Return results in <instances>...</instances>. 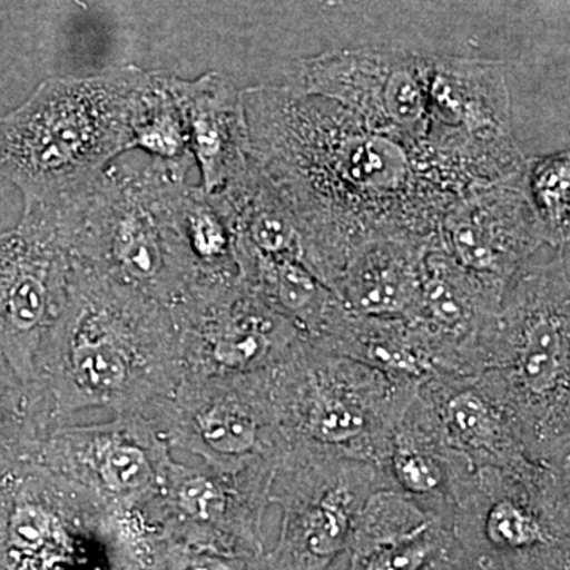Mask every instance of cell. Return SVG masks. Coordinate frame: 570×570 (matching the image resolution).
<instances>
[{"mask_svg":"<svg viewBox=\"0 0 570 570\" xmlns=\"http://www.w3.org/2000/svg\"><path fill=\"white\" fill-rule=\"evenodd\" d=\"M132 151L189 174L194 167L181 111L171 91L170 73L146 71L132 118Z\"/></svg>","mask_w":570,"mask_h":570,"instance_id":"obj_22","label":"cell"},{"mask_svg":"<svg viewBox=\"0 0 570 570\" xmlns=\"http://www.w3.org/2000/svg\"><path fill=\"white\" fill-rule=\"evenodd\" d=\"M379 468L390 485L450 524L453 501L471 466L439 436L417 392L393 428Z\"/></svg>","mask_w":570,"mask_h":570,"instance_id":"obj_19","label":"cell"},{"mask_svg":"<svg viewBox=\"0 0 570 570\" xmlns=\"http://www.w3.org/2000/svg\"><path fill=\"white\" fill-rule=\"evenodd\" d=\"M431 243L404 235L370 236L348 254L332 291L358 316L415 318L423 255Z\"/></svg>","mask_w":570,"mask_h":570,"instance_id":"obj_18","label":"cell"},{"mask_svg":"<svg viewBox=\"0 0 570 570\" xmlns=\"http://www.w3.org/2000/svg\"><path fill=\"white\" fill-rule=\"evenodd\" d=\"M455 553L448 521L433 519L425 527L389 542L351 551L348 570H430Z\"/></svg>","mask_w":570,"mask_h":570,"instance_id":"obj_25","label":"cell"},{"mask_svg":"<svg viewBox=\"0 0 570 570\" xmlns=\"http://www.w3.org/2000/svg\"><path fill=\"white\" fill-rule=\"evenodd\" d=\"M269 379L288 445H313L376 466L419 389L307 340L272 367Z\"/></svg>","mask_w":570,"mask_h":570,"instance_id":"obj_6","label":"cell"},{"mask_svg":"<svg viewBox=\"0 0 570 570\" xmlns=\"http://www.w3.org/2000/svg\"><path fill=\"white\" fill-rule=\"evenodd\" d=\"M170 86L194 164L200 170V187L206 193H220L246 170L250 160L243 91L216 71L194 81L170 75Z\"/></svg>","mask_w":570,"mask_h":570,"instance_id":"obj_16","label":"cell"},{"mask_svg":"<svg viewBox=\"0 0 570 570\" xmlns=\"http://www.w3.org/2000/svg\"><path fill=\"white\" fill-rule=\"evenodd\" d=\"M569 520L570 472L478 468L456 493L450 531L474 570H569Z\"/></svg>","mask_w":570,"mask_h":570,"instance_id":"obj_7","label":"cell"},{"mask_svg":"<svg viewBox=\"0 0 570 570\" xmlns=\"http://www.w3.org/2000/svg\"><path fill=\"white\" fill-rule=\"evenodd\" d=\"M510 279L478 344L532 461L570 472V250Z\"/></svg>","mask_w":570,"mask_h":570,"instance_id":"obj_3","label":"cell"},{"mask_svg":"<svg viewBox=\"0 0 570 570\" xmlns=\"http://www.w3.org/2000/svg\"><path fill=\"white\" fill-rule=\"evenodd\" d=\"M181 381L170 307L71 264L69 294L36 360L51 426L85 409L149 415Z\"/></svg>","mask_w":570,"mask_h":570,"instance_id":"obj_2","label":"cell"},{"mask_svg":"<svg viewBox=\"0 0 570 570\" xmlns=\"http://www.w3.org/2000/svg\"><path fill=\"white\" fill-rule=\"evenodd\" d=\"M183 377L261 373L305 340L299 330L242 281L187 298L171 309Z\"/></svg>","mask_w":570,"mask_h":570,"instance_id":"obj_12","label":"cell"},{"mask_svg":"<svg viewBox=\"0 0 570 570\" xmlns=\"http://www.w3.org/2000/svg\"><path fill=\"white\" fill-rule=\"evenodd\" d=\"M51 428L36 385L0 356V460L29 459Z\"/></svg>","mask_w":570,"mask_h":570,"instance_id":"obj_24","label":"cell"},{"mask_svg":"<svg viewBox=\"0 0 570 570\" xmlns=\"http://www.w3.org/2000/svg\"><path fill=\"white\" fill-rule=\"evenodd\" d=\"M390 485L376 464L292 444L273 472L269 501L283 505L284 554L294 570H325L348 549L360 509Z\"/></svg>","mask_w":570,"mask_h":570,"instance_id":"obj_9","label":"cell"},{"mask_svg":"<svg viewBox=\"0 0 570 570\" xmlns=\"http://www.w3.org/2000/svg\"><path fill=\"white\" fill-rule=\"evenodd\" d=\"M269 373L183 377L149 419L171 450L208 466L228 472L275 469L288 444L273 406Z\"/></svg>","mask_w":570,"mask_h":570,"instance_id":"obj_8","label":"cell"},{"mask_svg":"<svg viewBox=\"0 0 570 570\" xmlns=\"http://www.w3.org/2000/svg\"><path fill=\"white\" fill-rule=\"evenodd\" d=\"M502 295L461 268L434 239L422 266V299L414 321L436 340L450 374H475L480 335Z\"/></svg>","mask_w":570,"mask_h":570,"instance_id":"obj_17","label":"cell"},{"mask_svg":"<svg viewBox=\"0 0 570 570\" xmlns=\"http://www.w3.org/2000/svg\"><path fill=\"white\" fill-rule=\"evenodd\" d=\"M71 276L69 250L45 206H24L20 224L0 234V356L24 384L58 321Z\"/></svg>","mask_w":570,"mask_h":570,"instance_id":"obj_11","label":"cell"},{"mask_svg":"<svg viewBox=\"0 0 570 570\" xmlns=\"http://www.w3.org/2000/svg\"><path fill=\"white\" fill-rule=\"evenodd\" d=\"M243 102L250 157L294 209L305 232L307 269L326 287L370 236L436 239L456 198L419 146L287 86L245 89Z\"/></svg>","mask_w":570,"mask_h":570,"instance_id":"obj_1","label":"cell"},{"mask_svg":"<svg viewBox=\"0 0 570 570\" xmlns=\"http://www.w3.org/2000/svg\"><path fill=\"white\" fill-rule=\"evenodd\" d=\"M417 397L439 436L471 469L535 463L489 373L438 374L419 385Z\"/></svg>","mask_w":570,"mask_h":570,"instance_id":"obj_15","label":"cell"},{"mask_svg":"<svg viewBox=\"0 0 570 570\" xmlns=\"http://www.w3.org/2000/svg\"><path fill=\"white\" fill-rule=\"evenodd\" d=\"M163 168V160L146 154H122L91 183L45 208L71 264L175 309L189 295V281L160 209Z\"/></svg>","mask_w":570,"mask_h":570,"instance_id":"obj_5","label":"cell"},{"mask_svg":"<svg viewBox=\"0 0 570 570\" xmlns=\"http://www.w3.org/2000/svg\"><path fill=\"white\" fill-rule=\"evenodd\" d=\"M523 178L546 245L553 250H570L569 151L527 159Z\"/></svg>","mask_w":570,"mask_h":570,"instance_id":"obj_23","label":"cell"},{"mask_svg":"<svg viewBox=\"0 0 570 570\" xmlns=\"http://www.w3.org/2000/svg\"><path fill=\"white\" fill-rule=\"evenodd\" d=\"M311 343L415 387L449 374L436 340L414 318L358 316L346 307L325 335Z\"/></svg>","mask_w":570,"mask_h":570,"instance_id":"obj_20","label":"cell"},{"mask_svg":"<svg viewBox=\"0 0 570 570\" xmlns=\"http://www.w3.org/2000/svg\"><path fill=\"white\" fill-rule=\"evenodd\" d=\"M29 459L92 494L130 502L159 494L174 456L151 419L122 414L51 428Z\"/></svg>","mask_w":570,"mask_h":570,"instance_id":"obj_13","label":"cell"},{"mask_svg":"<svg viewBox=\"0 0 570 570\" xmlns=\"http://www.w3.org/2000/svg\"><path fill=\"white\" fill-rule=\"evenodd\" d=\"M174 570H238V566L217 554L195 553L176 561Z\"/></svg>","mask_w":570,"mask_h":570,"instance_id":"obj_26","label":"cell"},{"mask_svg":"<svg viewBox=\"0 0 570 570\" xmlns=\"http://www.w3.org/2000/svg\"><path fill=\"white\" fill-rule=\"evenodd\" d=\"M436 239L461 268L499 294L547 246L524 178L464 194L442 216Z\"/></svg>","mask_w":570,"mask_h":570,"instance_id":"obj_14","label":"cell"},{"mask_svg":"<svg viewBox=\"0 0 570 570\" xmlns=\"http://www.w3.org/2000/svg\"><path fill=\"white\" fill-rule=\"evenodd\" d=\"M146 70L51 78L17 110L0 116V176L24 206H48L77 193L132 151L135 102Z\"/></svg>","mask_w":570,"mask_h":570,"instance_id":"obj_4","label":"cell"},{"mask_svg":"<svg viewBox=\"0 0 570 570\" xmlns=\"http://www.w3.org/2000/svg\"><path fill=\"white\" fill-rule=\"evenodd\" d=\"M284 86L332 100L371 129L412 146L430 134L425 55L376 48L325 52L296 62Z\"/></svg>","mask_w":570,"mask_h":570,"instance_id":"obj_10","label":"cell"},{"mask_svg":"<svg viewBox=\"0 0 570 570\" xmlns=\"http://www.w3.org/2000/svg\"><path fill=\"white\" fill-rule=\"evenodd\" d=\"M239 281L283 314L307 341H316L346 311L332 288L305 265L262 257L236 245Z\"/></svg>","mask_w":570,"mask_h":570,"instance_id":"obj_21","label":"cell"}]
</instances>
